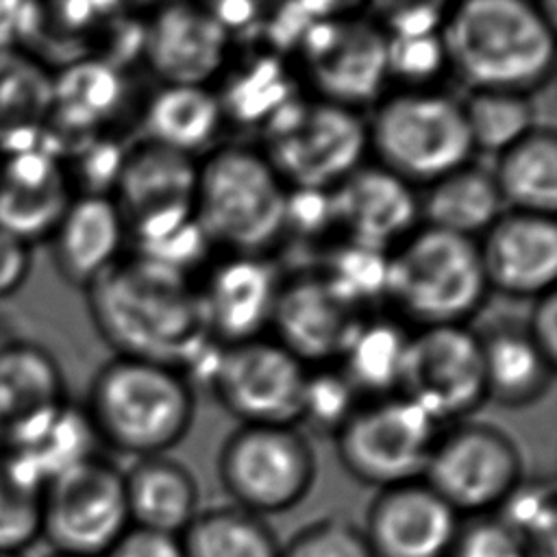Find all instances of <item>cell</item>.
<instances>
[{
    "mask_svg": "<svg viewBox=\"0 0 557 557\" xmlns=\"http://www.w3.org/2000/svg\"><path fill=\"white\" fill-rule=\"evenodd\" d=\"M87 307L117 357L159 361L181 372L213 342L189 274L137 252L87 287Z\"/></svg>",
    "mask_w": 557,
    "mask_h": 557,
    "instance_id": "obj_1",
    "label": "cell"
},
{
    "mask_svg": "<svg viewBox=\"0 0 557 557\" xmlns=\"http://www.w3.org/2000/svg\"><path fill=\"white\" fill-rule=\"evenodd\" d=\"M440 37L446 65L470 91L531 96L555 70L553 17L529 0L448 4Z\"/></svg>",
    "mask_w": 557,
    "mask_h": 557,
    "instance_id": "obj_2",
    "label": "cell"
},
{
    "mask_svg": "<svg viewBox=\"0 0 557 557\" xmlns=\"http://www.w3.org/2000/svg\"><path fill=\"white\" fill-rule=\"evenodd\" d=\"M194 387L172 366L115 357L91 381L87 420L96 437L137 459L165 455L194 422Z\"/></svg>",
    "mask_w": 557,
    "mask_h": 557,
    "instance_id": "obj_3",
    "label": "cell"
},
{
    "mask_svg": "<svg viewBox=\"0 0 557 557\" xmlns=\"http://www.w3.org/2000/svg\"><path fill=\"white\" fill-rule=\"evenodd\" d=\"M287 196L261 150L222 144L198 163L194 218L211 244L261 255L285 233Z\"/></svg>",
    "mask_w": 557,
    "mask_h": 557,
    "instance_id": "obj_4",
    "label": "cell"
},
{
    "mask_svg": "<svg viewBox=\"0 0 557 557\" xmlns=\"http://www.w3.org/2000/svg\"><path fill=\"white\" fill-rule=\"evenodd\" d=\"M487 292L476 239L422 224L387 255L385 298L418 329L466 324Z\"/></svg>",
    "mask_w": 557,
    "mask_h": 557,
    "instance_id": "obj_5",
    "label": "cell"
},
{
    "mask_svg": "<svg viewBox=\"0 0 557 557\" xmlns=\"http://www.w3.org/2000/svg\"><path fill=\"white\" fill-rule=\"evenodd\" d=\"M366 124L376 165L411 187H426L474 154L461 102L437 89L394 91L376 102Z\"/></svg>",
    "mask_w": 557,
    "mask_h": 557,
    "instance_id": "obj_6",
    "label": "cell"
},
{
    "mask_svg": "<svg viewBox=\"0 0 557 557\" xmlns=\"http://www.w3.org/2000/svg\"><path fill=\"white\" fill-rule=\"evenodd\" d=\"M261 128V152L289 189L331 191L368 152L361 113L320 98L289 100Z\"/></svg>",
    "mask_w": 557,
    "mask_h": 557,
    "instance_id": "obj_7",
    "label": "cell"
},
{
    "mask_svg": "<svg viewBox=\"0 0 557 557\" xmlns=\"http://www.w3.org/2000/svg\"><path fill=\"white\" fill-rule=\"evenodd\" d=\"M222 490L261 518L296 507L315 481V455L296 424H239L220 446Z\"/></svg>",
    "mask_w": 557,
    "mask_h": 557,
    "instance_id": "obj_8",
    "label": "cell"
},
{
    "mask_svg": "<svg viewBox=\"0 0 557 557\" xmlns=\"http://www.w3.org/2000/svg\"><path fill=\"white\" fill-rule=\"evenodd\" d=\"M333 437L344 470L385 490L422 479L437 424L400 394H389L359 403Z\"/></svg>",
    "mask_w": 557,
    "mask_h": 557,
    "instance_id": "obj_9",
    "label": "cell"
},
{
    "mask_svg": "<svg viewBox=\"0 0 557 557\" xmlns=\"http://www.w3.org/2000/svg\"><path fill=\"white\" fill-rule=\"evenodd\" d=\"M131 529L124 472L87 457L41 490V535L57 555L104 557Z\"/></svg>",
    "mask_w": 557,
    "mask_h": 557,
    "instance_id": "obj_10",
    "label": "cell"
},
{
    "mask_svg": "<svg viewBox=\"0 0 557 557\" xmlns=\"http://www.w3.org/2000/svg\"><path fill=\"white\" fill-rule=\"evenodd\" d=\"M522 470V453L507 431L461 420L437 433L422 481L459 516H487L524 479Z\"/></svg>",
    "mask_w": 557,
    "mask_h": 557,
    "instance_id": "obj_11",
    "label": "cell"
},
{
    "mask_svg": "<svg viewBox=\"0 0 557 557\" xmlns=\"http://www.w3.org/2000/svg\"><path fill=\"white\" fill-rule=\"evenodd\" d=\"M396 394L435 424L472 416L487 403L479 333L466 324L422 326L409 333Z\"/></svg>",
    "mask_w": 557,
    "mask_h": 557,
    "instance_id": "obj_12",
    "label": "cell"
},
{
    "mask_svg": "<svg viewBox=\"0 0 557 557\" xmlns=\"http://www.w3.org/2000/svg\"><path fill=\"white\" fill-rule=\"evenodd\" d=\"M296 48L320 100L359 111L383 98L389 81L387 35L372 17L324 15Z\"/></svg>",
    "mask_w": 557,
    "mask_h": 557,
    "instance_id": "obj_13",
    "label": "cell"
},
{
    "mask_svg": "<svg viewBox=\"0 0 557 557\" xmlns=\"http://www.w3.org/2000/svg\"><path fill=\"white\" fill-rule=\"evenodd\" d=\"M307 366L265 337L220 348L209 387L242 424H296Z\"/></svg>",
    "mask_w": 557,
    "mask_h": 557,
    "instance_id": "obj_14",
    "label": "cell"
},
{
    "mask_svg": "<svg viewBox=\"0 0 557 557\" xmlns=\"http://www.w3.org/2000/svg\"><path fill=\"white\" fill-rule=\"evenodd\" d=\"M198 161L141 139L124 150L115 198L126 231L146 244L194 218Z\"/></svg>",
    "mask_w": 557,
    "mask_h": 557,
    "instance_id": "obj_15",
    "label": "cell"
},
{
    "mask_svg": "<svg viewBox=\"0 0 557 557\" xmlns=\"http://www.w3.org/2000/svg\"><path fill=\"white\" fill-rule=\"evenodd\" d=\"M228 48L231 33L205 4H161L141 24V57L163 85L209 87Z\"/></svg>",
    "mask_w": 557,
    "mask_h": 557,
    "instance_id": "obj_16",
    "label": "cell"
},
{
    "mask_svg": "<svg viewBox=\"0 0 557 557\" xmlns=\"http://www.w3.org/2000/svg\"><path fill=\"white\" fill-rule=\"evenodd\" d=\"M459 513L422 479L379 490L361 527L374 557H450Z\"/></svg>",
    "mask_w": 557,
    "mask_h": 557,
    "instance_id": "obj_17",
    "label": "cell"
},
{
    "mask_svg": "<svg viewBox=\"0 0 557 557\" xmlns=\"http://www.w3.org/2000/svg\"><path fill=\"white\" fill-rule=\"evenodd\" d=\"M476 246L490 289L531 300L555 289V215L505 209Z\"/></svg>",
    "mask_w": 557,
    "mask_h": 557,
    "instance_id": "obj_18",
    "label": "cell"
},
{
    "mask_svg": "<svg viewBox=\"0 0 557 557\" xmlns=\"http://www.w3.org/2000/svg\"><path fill=\"white\" fill-rule=\"evenodd\" d=\"M333 222L346 242L389 252L418 228V194L381 165H359L331 191Z\"/></svg>",
    "mask_w": 557,
    "mask_h": 557,
    "instance_id": "obj_19",
    "label": "cell"
},
{
    "mask_svg": "<svg viewBox=\"0 0 557 557\" xmlns=\"http://www.w3.org/2000/svg\"><path fill=\"white\" fill-rule=\"evenodd\" d=\"M355 311L322 274H298L281 283L270 326L276 344L305 366H326L339 359L359 324Z\"/></svg>",
    "mask_w": 557,
    "mask_h": 557,
    "instance_id": "obj_20",
    "label": "cell"
},
{
    "mask_svg": "<svg viewBox=\"0 0 557 557\" xmlns=\"http://www.w3.org/2000/svg\"><path fill=\"white\" fill-rule=\"evenodd\" d=\"M283 278L261 255H233L211 268L200 292L209 335L222 344L261 337Z\"/></svg>",
    "mask_w": 557,
    "mask_h": 557,
    "instance_id": "obj_21",
    "label": "cell"
},
{
    "mask_svg": "<svg viewBox=\"0 0 557 557\" xmlns=\"http://www.w3.org/2000/svg\"><path fill=\"white\" fill-rule=\"evenodd\" d=\"M70 174L48 148L9 152L0 161V228L30 244L52 235L65 213Z\"/></svg>",
    "mask_w": 557,
    "mask_h": 557,
    "instance_id": "obj_22",
    "label": "cell"
},
{
    "mask_svg": "<svg viewBox=\"0 0 557 557\" xmlns=\"http://www.w3.org/2000/svg\"><path fill=\"white\" fill-rule=\"evenodd\" d=\"M63 405L54 357L37 344L9 342L0 350V444L11 448L28 442Z\"/></svg>",
    "mask_w": 557,
    "mask_h": 557,
    "instance_id": "obj_23",
    "label": "cell"
},
{
    "mask_svg": "<svg viewBox=\"0 0 557 557\" xmlns=\"http://www.w3.org/2000/svg\"><path fill=\"white\" fill-rule=\"evenodd\" d=\"M124 235L126 224L111 196L72 198L52 231V252L61 276L87 289L120 261Z\"/></svg>",
    "mask_w": 557,
    "mask_h": 557,
    "instance_id": "obj_24",
    "label": "cell"
},
{
    "mask_svg": "<svg viewBox=\"0 0 557 557\" xmlns=\"http://www.w3.org/2000/svg\"><path fill=\"white\" fill-rule=\"evenodd\" d=\"M124 492L131 527L181 537L200 511V492L194 474L168 455L137 459L124 472Z\"/></svg>",
    "mask_w": 557,
    "mask_h": 557,
    "instance_id": "obj_25",
    "label": "cell"
},
{
    "mask_svg": "<svg viewBox=\"0 0 557 557\" xmlns=\"http://www.w3.org/2000/svg\"><path fill=\"white\" fill-rule=\"evenodd\" d=\"M124 102L122 70L104 59L76 61L52 76L48 126L65 135L89 137L120 111Z\"/></svg>",
    "mask_w": 557,
    "mask_h": 557,
    "instance_id": "obj_26",
    "label": "cell"
},
{
    "mask_svg": "<svg viewBox=\"0 0 557 557\" xmlns=\"http://www.w3.org/2000/svg\"><path fill=\"white\" fill-rule=\"evenodd\" d=\"M479 339L487 400L520 409L537 403L550 389L555 366L535 348L524 329L500 326Z\"/></svg>",
    "mask_w": 557,
    "mask_h": 557,
    "instance_id": "obj_27",
    "label": "cell"
},
{
    "mask_svg": "<svg viewBox=\"0 0 557 557\" xmlns=\"http://www.w3.org/2000/svg\"><path fill=\"white\" fill-rule=\"evenodd\" d=\"M424 226L474 239L483 235L505 211L492 172L466 163L429 183L418 196Z\"/></svg>",
    "mask_w": 557,
    "mask_h": 557,
    "instance_id": "obj_28",
    "label": "cell"
},
{
    "mask_svg": "<svg viewBox=\"0 0 557 557\" xmlns=\"http://www.w3.org/2000/svg\"><path fill=\"white\" fill-rule=\"evenodd\" d=\"M224 124L215 91L196 85H163L141 111L144 139L196 157Z\"/></svg>",
    "mask_w": 557,
    "mask_h": 557,
    "instance_id": "obj_29",
    "label": "cell"
},
{
    "mask_svg": "<svg viewBox=\"0 0 557 557\" xmlns=\"http://www.w3.org/2000/svg\"><path fill=\"white\" fill-rule=\"evenodd\" d=\"M492 178L511 211L555 215L557 209V137L535 126L496 154Z\"/></svg>",
    "mask_w": 557,
    "mask_h": 557,
    "instance_id": "obj_30",
    "label": "cell"
},
{
    "mask_svg": "<svg viewBox=\"0 0 557 557\" xmlns=\"http://www.w3.org/2000/svg\"><path fill=\"white\" fill-rule=\"evenodd\" d=\"M50 107L52 74L20 52L0 54V150L9 154L39 146Z\"/></svg>",
    "mask_w": 557,
    "mask_h": 557,
    "instance_id": "obj_31",
    "label": "cell"
},
{
    "mask_svg": "<svg viewBox=\"0 0 557 557\" xmlns=\"http://www.w3.org/2000/svg\"><path fill=\"white\" fill-rule=\"evenodd\" d=\"M409 333L392 320H359L342 355L339 372L357 394H396Z\"/></svg>",
    "mask_w": 557,
    "mask_h": 557,
    "instance_id": "obj_32",
    "label": "cell"
},
{
    "mask_svg": "<svg viewBox=\"0 0 557 557\" xmlns=\"http://www.w3.org/2000/svg\"><path fill=\"white\" fill-rule=\"evenodd\" d=\"M178 540L185 557L281 555V544L265 518L235 505L200 509Z\"/></svg>",
    "mask_w": 557,
    "mask_h": 557,
    "instance_id": "obj_33",
    "label": "cell"
},
{
    "mask_svg": "<svg viewBox=\"0 0 557 557\" xmlns=\"http://www.w3.org/2000/svg\"><path fill=\"white\" fill-rule=\"evenodd\" d=\"M468 133L476 150L503 152L535 128L531 96L511 91H470L461 102Z\"/></svg>",
    "mask_w": 557,
    "mask_h": 557,
    "instance_id": "obj_34",
    "label": "cell"
},
{
    "mask_svg": "<svg viewBox=\"0 0 557 557\" xmlns=\"http://www.w3.org/2000/svg\"><path fill=\"white\" fill-rule=\"evenodd\" d=\"M224 120L226 115L242 124L263 126L281 107L294 100L289 78L276 59L261 57L239 72L228 89L220 96Z\"/></svg>",
    "mask_w": 557,
    "mask_h": 557,
    "instance_id": "obj_35",
    "label": "cell"
},
{
    "mask_svg": "<svg viewBox=\"0 0 557 557\" xmlns=\"http://www.w3.org/2000/svg\"><path fill=\"white\" fill-rule=\"evenodd\" d=\"M527 546L531 557L555 555V492L550 483L522 479L496 513Z\"/></svg>",
    "mask_w": 557,
    "mask_h": 557,
    "instance_id": "obj_36",
    "label": "cell"
},
{
    "mask_svg": "<svg viewBox=\"0 0 557 557\" xmlns=\"http://www.w3.org/2000/svg\"><path fill=\"white\" fill-rule=\"evenodd\" d=\"M387 255L389 252L344 242L329 255V263L320 274L342 300L359 311L361 305L385 298Z\"/></svg>",
    "mask_w": 557,
    "mask_h": 557,
    "instance_id": "obj_37",
    "label": "cell"
},
{
    "mask_svg": "<svg viewBox=\"0 0 557 557\" xmlns=\"http://www.w3.org/2000/svg\"><path fill=\"white\" fill-rule=\"evenodd\" d=\"M357 398L359 394L339 370L326 366H318L313 372L307 370L298 422L318 433L335 435L359 405Z\"/></svg>",
    "mask_w": 557,
    "mask_h": 557,
    "instance_id": "obj_38",
    "label": "cell"
},
{
    "mask_svg": "<svg viewBox=\"0 0 557 557\" xmlns=\"http://www.w3.org/2000/svg\"><path fill=\"white\" fill-rule=\"evenodd\" d=\"M446 67L440 33L387 37V74L400 81L405 89H431V83Z\"/></svg>",
    "mask_w": 557,
    "mask_h": 557,
    "instance_id": "obj_39",
    "label": "cell"
},
{
    "mask_svg": "<svg viewBox=\"0 0 557 557\" xmlns=\"http://www.w3.org/2000/svg\"><path fill=\"white\" fill-rule=\"evenodd\" d=\"M41 535V492L0 468V553H20Z\"/></svg>",
    "mask_w": 557,
    "mask_h": 557,
    "instance_id": "obj_40",
    "label": "cell"
},
{
    "mask_svg": "<svg viewBox=\"0 0 557 557\" xmlns=\"http://www.w3.org/2000/svg\"><path fill=\"white\" fill-rule=\"evenodd\" d=\"M278 557H374L359 527L342 518H322L281 544Z\"/></svg>",
    "mask_w": 557,
    "mask_h": 557,
    "instance_id": "obj_41",
    "label": "cell"
},
{
    "mask_svg": "<svg viewBox=\"0 0 557 557\" xmlns=\"http://www.w3.org/2000/svg\"><path fill=\"white\" fill-rule=\"evenodd\" d=\"M450 557H531L522 540L494 513L474 516L459 529Z\"/></svg>",
    "mask_w": 557,
    "mask_h": 557,
    "instance_id": "obj_42",
    "label": "cell"
},
{
    "mask_svg": "<svg viewBox=\"0 0 557 557\" xmlns=\"http://www.w3.org/2000/svg\"><path fill=\"white\" fill-rule=\"evenodd\" d=\"M41 30V7L30 2H0V54L15 48Z\"/></svg>",
    "mask_w": 557,
    "mask_h": 557,
    "instance_id": "obj_43",
    "label": "cell"
},
{
    "mask_svg": "<svg viewBox=\"0 0 557 557\" xmlns=\"http://www.w3.org/2000/svg\"><path fill=\"white\" fill-rule=\"evenodd\" d=\"M527 335L535 344V348L550 361L557 363V296L555 289L537 296L533 300L529 320L524 324Z\"/></svg>",
    "mask_w": 557,
    "mask_h": 557,
    "instance_id": "obj_44",
    "label": "cell"
},
{
    "mask_svg": "<svg viewBox=\"0 0 557 557\" xmlns=\"http://www.w3.org/2000/svg\"><path fill=\"white\" fill-rule=\"evenodd\" d=\"M104 557H185L181 540L131 527Z\"/></svg>",
    "mask_w": 557,
    "mask_h": 557,
    "instance_id": "obj_45",
    "label": "cell"
},
{
    "mask_svg": "<svg viewBox=\"0 0 557 557\" xmlns=\"http://www.w3.org/2000/svg\"><path fill=\"white\" fill-rule=\"evenodd\" d=\"M30 270L28 244L0 228V298L13 294Z\"/></svg>",
    "mask_w": 557,
    "mask_h": 557,
    "instance_id": "obj_46",
    "label": "cell"
},
{
    "mask_svg": "<svg viewBox=\"0 0 557 557\" xmlns=\"http://www.w3.org/2000/svg\"><path fill=\"white\" fill-rule=\"evenodd\" d=\"M0 557H22L20 553H0Z\"/></svg>",
    "mask_w": 557,
    "mask_h": 557,
    "instance_id": "obj_47",
    "label": "cell"
},
{
    "mask_svg": "<svg viewBox=\"0 0 557 557\" xmlns=\"http://www.w3.org/2000/svg\"><path fill=\"white\" fill-rule=\"evenodd\" d=\"M7 344H9V339H4V337H2V335H0V350H2V348H4V346H7Z\"/></svg>",
    "mask_w": 557,
    "mask_h": 557,
    "instance_id": "obj_48",
    "label": "cell"
},
{
    "mask_svg": "<svg viewBox=\"0 0 557 557\" xmlns=\"http://www.w3.org/2000/svg\"><path fill=\"white\" fill-rule=\"evenodd\" d=\"M54 557H65V555H54Z\"/></svg>",
    "mask_w": 557,
    "mask_h": 557,
    "instance_id": "obj_49",
    "label": "cell"
}]
</instances>
